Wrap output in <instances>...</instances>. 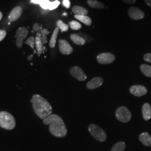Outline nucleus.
I'll use <instances>...</instances> for the list:
<instances>
[{"mask_svg":"<svg viewBox=\"0 0 151 151\" xmlns=\"http://www.w3.org/2000/svg\"><path fill=\"white\" fill-rule=\"evenodd\" d=\"M63 15H65H65H67V14H65H65H63Z\"/></svg>","mask_w":151,"mask_h":151,"instance_id":"40","label":"nucleus"},{"mask_svg":"<svg viewBox=\"0 0 151 151\" xmlns=\"http://www.w3.org/2000/svg\"><path fill=\"white\" fill-rule=\"evenodd\" d=\"M125 4H134L136 2V0H122Z\"/></svg>","mask_w":151,"mask_h":151,"instance_id":"35","label":"nucleus"},{"mask_svg":"<svg viewBox=\"0 0 151 151\" xmlns=\"http://www.w3.org/2000/svg\"><path fill=\"white\" fill-rule=\"evenodd\" d=\"M87 3L90 7L93 9H102L105 7V6L103 4L96 0H88Z\"/></svg>","mask_w":151,"mask_h":151,"instance_id":"20","label":"nucleus"},{"mask_svg":"<svg viewBox=\"0 0 151 151\" xmlns=\"http://www.w3.org/2000/svg\"><path fill=\"white\" fill-rule=\"evenodd\" d=\"M142 115L146 121L150 120L151 118V106L148 103L145 104L142 106Z\"/></svg>","mask_w":151,"mask_h":151,"instance_id":"14","label":"nucleus"},{"mask_svg":"<svg viewBox=\"0 0 151 151\" xmlns=\"http://www.w3.org/2000/svg\"><path fill=\"white\" fill-rule=\"evenodd\" d=\"M125 148V143L123 142H118L114 145L111 151H124Z\"/></svg>","mask_w":151,"mask_h":151,"instance_id":"23","label":"nucleus"},{"mask_svg":"<svg viewBox=\"0 0 151 151\" xmlns=\"http://www.w3.org/2000/svg\"><path fill=\"white\" fill-rule=\"evenodd\" d=\"M69 24H70V29L72 30H79L82 27L81 24L77 21H71L70 22Z\"/></svg>","mask_w":151,"mask_h":151,"instance_id":"25","label":"nucleus"},{"mask_svg":"<svg viewBox=\"0 0 151 151\" xmlns=\"http://www.w3.org/2000/svg\"><path fill=\"white\" fill-rule=\"evenodd\" d=\"M32 57H33V54H32V55H29V56L27 57V60L30 61V60H32Z\"/></svg>","mask_w":151,"mask_h":151,"instance_id":"38","label":"nucleus"},{"mask_svg":"<svg viewBox=\"0 0 151 151\" xmlns=\"http://www.w3.org/2000/svg\"><path fill=\"white\" fill-rule=\"evenodd\" d=\"M59 49L60 53L63 55H69L73 52V48L69 43L64 39H60L58 41Z\"/></svg>","mask_w":151,"mask_h":151,"instance_id":"10","label":"nucleus"},{"mask_svg":"<svg viewBox=\"0 0 151 151\" xmlns=\"http://www.w3.org/2000/svg\"><path fill=\"white\" fill-rule=\"evenodd\" d=\"M72 11L75 15H87L88 13L86 9L80 6H74L72 7Z\"/></svg>","mask_w":151,"mask_h":151,"instance_id":"17","label":"nucleus"},{"mask_svg":"<svg viewBox=\"0 0 151 151\" xmlns=\"http://www.w3.org/2000/svg\"><path fill=\"white\" fill-rule=\"evenodd\" d=\"M40 29V25L38 24V23H35L33 25V27H32V32H38L39 31Z\"/></svg>","mask_w":151,"mask_h":151,"instance_id":"29","label":"nucleus"},{"mask_svg":"<svg viewBox=\"0 0 151 151\" xmlns=\"http://www.w3.org/2000/svg\"><path fill=\"white\" fill-rule=\"evenodd\" d=\"M77 20L82 22L87 26H90L92 24L91 19L87 15H75Z\"/></svg>","mask_w":151,"mask_h":151,"instance_id":"19","label":"nucleus"},{"mask_svg":"<svg viewBox=\"0 0 151 151\" xmlns=\"http://www.w3.org/2000/svg\"><path fill=\"white\" fill-rule=\"evenodd\" d=\"M8 24H9V25H10L11 23H10V22H8Z\"/></svg>","mask_w":151,"mask_h":151,"instance_id":"41","label":"nucleus"},{"mask_svg":"<svg viewBox=\"0 0 151 151\" xmlns=\"http://www.w3.org/2000/svg\"><path fill=\"white\" fill-rule=\"evenodd\" d=\"M40 39L42 41V43L43 44H45L47 43V35H42L41 37H40Z\"/></svg>","mask_w":151,"mask_h":151,"instance_id":"33","label":"nucleus"},{"mask_svg":"<svg viewBox=\"0 0 151 151\" xmlns=\"http://www.w3.org/2000/svg\"><path fill=\"white\" fill-rule=\"evenodd\" d=\"M60 5V2L58 0H55L53 2H50V6L49 8V10H53L55 9H57Z\"/></svg>","mask_w":151,"mask_h":151,"instance_id":"26","label":"nucleus"},{"mask_svg":"<svg viewBox=\"0 0 151 151\" xmlns=\"http://www.w3.org/2000/svg\"><path fill=\"white\" fill-rule=\"evenodd\" d=\"M29 31L26 27H19L17 30L16 34V45L18 48H21L23 43V40L27 38Z\"/></svg>","mask_w":151,"mask_h":151,"instance_id":"7","label":"nucleus"},{"mask_svg":"<svg viewBox=\"0 0 151 151\" xmlns=\"http://www.w3.org/2000/svg\"><path fill=\"white\" fill-rule=\"evenodd\" d=\"M70 38L72 42L78 45H83L85 44L86 42L85 39L76 34H71Z\"/></svg>","mask_w":151,"mask_h":151,"instance_id":"18","label":"nucleus"},{"mask_svg":"<svg viewBox=\"0 0 151 151\" xmlns=\"http://www.w3.org/2000/svg\"><path fill=\"white\" fill-rule=\"evenodd\" d=\"M57 27L60 29L62 32H67L68 30V25L65 24L63 22L60 20H58L57 22Z\"/></svg>","mask_w":151,"mask_h":151,"instance_id":"24","label":"nucleus"},{"mask_svg":"<svg viewBox=\"0 0 151 151\" xmlns=\"http://www.w3.org/2000/svg\"><path fill=\"white\" fill-rule=\"evenodd\" d=\"M58 32H59V28L58 27H56L54 29L53 33L51 37L50 40V42H49V46L50 48H54L56 44V42H57V38L58 35Z\"/></svg>","mask_w":151,"mask_h":151,"instance_id":"21","label":"nucleus"},{"mask_svg":"<svg viewBox=\"0 0 151 151\" xmlns=\"http://www.w3.org/2000/svg\"><path fill=\"white\" fill-rule=\"evenodd\" d=\"M115 60V57L111 53H103L97 56L98 63L101 65H107L112 63Z\"/></svg>","mask_w":151,"mask_h":151,"instance_id":"6","label":"nucleus"},{"mask_svg":"<svg viewBox=\"0 0 151 151\" xmlns=\"http://www.w3.org/2000/svg\"><path fill=\"white\" fill-rule=\"evenodd\" d=\"M50 2H50L49 0L44 1H43L42 2H41V4H40V6H41V7L42 9H43L44 10H48L49 8Z\"/></svg>","mask_w":151,"mask_h":151,"instance_id":"28","label":"nucleus"},{"mask_svg":"<svg viewBox=\"0 0 151 151\" xmlns=\"http://www.w3.org/2000/svg\"><path fill=\"white\" fill-rule=\"evenodd\" d=\"M146 4L151 7V0H143Z\"/></svg>","mask_w":151,"mask_h":151,"instance_id":"37","label":"nucleus"},{"mask_svg":"<svg viewBox=\"0 0 151 151\" xmlns=\"http://www.w3.org/2000/svg\"><path fill=\"white\" fill-rule=\"evenodd\" d=\"M25 43L26 44H27V45H29L32 49L34 50L35 40V38H34L33 37H30L29 39H27V40Z\"/></svg>","mask_w":151,"mask_h":151,"instance_id":"27","label":"nucleus"},{"mask_svg":"<svg viewBox=\"0 0 151 151\" xmlns=\"http://www.w3.org/2000/svg\"><path fill=\"white\" fill-rule=\"evenodd\" d=\"M31 2L32 4L40 5L41 3V0H31Z\"/></svg>","mask_w":151,"mask_h":151,"instance_id":"36","label":"nucleus"},{"mask_svg":"<svg viewBox=\"0 0 151 151\" xmlns=\"http://www.w3.org/2000/svg\"><path fill=\"white\" fill-rule=\"evenodd\" d=\"M140 142L147 147H151V137L147 132H144L139 135Z\"/></svg>","mask_w":151,"mask_h":151,"instance_id":"15","label":"nucleus"},{"mask_svg":"<svg viewBox=\"0 0 151 151\" xmlns=\"http://www.w3.org/2000/svg\"><path fill=\"white\" fill-rule=\"evenodd\" d=\"M39 32L41 33L42 35H47L48 34H49V32L46 29H44L41 30Z\"/></svg>","mask_w":151,"mask_h":151,"instance_id":"34","label":"nucleus"},{"mask_svg":"<svg viewBox=\"0 0 151 151\" xmlns=\"http://www.w3.org/2000/svg\"><path fill=\"white\" fill-rule=\"evenodd\" d=\"M16 126V120L11 114L5 111H0V127L5 129L12 130Z\"/></svg>","mask_w":151,"mask_h":151,"instance_id":"3","label":"nucleus"},{"mask_svg":"<svg viewBox=\"0 0 151 151\" xmlns=\"http://www.w3.org/2000/svg\"><path fill=\"white\" fill-rule=\"evenodd\" d=\"M43 123L49 125V131L55 137L62 138L67 134V129L63 120L57 114H52L43 119Z\"/></svg>","mask_w":151,"mask_h":151,"instance_id":"1","label":"nucleus"},{"mask_svg":"<svg viewBox=\"0 0 151 151\" xmlns=\"http://www.w3.org/2000/svg\"><path fill=\"white\" fill-rule=\"evenodd\" d=\"M104 83L103 78L100 77H96L93 78L87 83V88L89 90H94L101 86Z\"/></svg>","mask_w":151,"mask_h":151,"instance_id":"12","label":"nucleus"},{"mask_svg":"<svg viewBox=\"0 0 151 151\" xmlns=\"http://www.w3.org/2000/svg\"><path fill=\"white\" fill-rule=\"evenodd\" d=\"M144 60L149 63H151V53H146L144 55Z\"/></svg>","mask_w":151,"mask_h":151,"instance_id":"30","label":"nucleus"},{"mask_svg":"<svg viewBox=\"0 0 151 151\" xmlns=\"http://www.w3.org/2000/svg\"><path fill=\"white\" fill-rule=\"evenodd\" d=\"M22 9L20 6L15 7L11 11L9 15V20L10 22H14L17 20L22 15Z\"/></svg>","mask_w":151,"mask_h":151,"instance_id":"13","label":"nucleus"},{"mask_svg":"<svg viewBox=\"0 0 151 151\" xmlns=\"http://www.w3.org/2000/svg\"><path fill=\"white\" fill-rule=\"evenodd\" d=\"M34 112L42 119H45L52 113V107L48 101L38 94L32 96L30 100Z\"/></svg>","mask_w":151,"mask_h":151,"instance_id":"2","label":"nucleus"},{"mask_svg":"<svg viewBox=\"0 0 151 151\" xmlns=\"http://www.w3.org/2000/svg\"><path fill=\"white\" fill-rule=\"evenodd\" d=\"M63 5L65 6V8L69 9L70 6V2L69 0H63Z\"/></svg>","mask_w":151,"mask_h":151,"instance_id":"32","label":"nucleus"},{"mask_svg":"<svg viewBox=\"0 0 151 151\" xmlns=\"http://www.w3.org/2000/svg\"><path fill=\"white\" fill-rule=\"evenodd\" d=\"M115 115L117 119L122 123H128L132 118V114L129 109L125 106H121L116 110Z\"/></svg>","mask_w":151,"mask_h":151,"instance_id":"5","label":"nucleus"},{"mask_svg":"<svg viewBox=\"0 0 151 151\" xmlns=\"http://www.w3.org/2000/svg\"><path fill=\"white\" fill-rule=\"evenodd\" d=\"M42 36V34L40 32L37 33V36L35 39V46L37 48V50L38 51V55L40 56V55L43 53V44L42 43L40 37Z\"/></svg>","mask_w":151,"mask_h":151,"instance_id":"16","label":"nucleus"},{"mask_svg":"<svg viewBox=\"0 0 151 151\" xmlns=\"http://www.w3.org/2000/svg\"><path fill=\"white\" fill-rule=\"evenodd\" d=\"M130 92L135 96L140 97L145 95L147 93V89L146 87L142 85H134L130 87Z\"/></svg>","mask_w":151,"mask_h":151,"instance_id":"11","label":"nucleus"},{"mask_svg":"<svg viewBox=\"0 0 151 151\" xmlns=\"http://www.w3.org/2000/svg\"><path fill=\"white\" fill-rule=\"evenodd\" d=\"M2 16H3L2 13L1 12H0V21L1 20V19H2Z\"/></svg>","mask_w":151,"mask_h":151,"instance_id":"39","label":"nucleus"},{"mask_svg":"<svg viewBox=\"0 0 151 151\" xmlns=\"http://www.w3.org/2000/svg\"><path fill=\"white\" fill-rule=\"evenodd\" d=\"M128 14L130 17L134 20L142 19L145 16L144 12L136 7H130L128 9Z\"/></svg>","mask_w":151,"mask_h":151,"instance_id":"9","label":"nucleus"},{"mask_svg":"<svg viewBox=\"0 0 151 151\" xmlns=\"http://www.w3.org/2000/svg\"><path fill=\"white\" fill-rule=\"evenodd\" d=\"M88 130L92 136L99 140L103 142L106 139V134L104 130L96 124H91L88 126Z\"/></svg>","mask_w":151,"mask_h":151,"instance_id":"4","label":"nucleus"},{"mask_svg":"<svg viewBox=\"0 0 151 151\" xmlns=\"http://www.w3.org/2000/svg\"><path fill=\"white\" fill-rule=\"evenodd\" d=\"M140 69L145 75L148 77H151V65L143 64L140 65Z\"/></svg>","mask_w":151,"mask_h":151,"instance_id":"22","label":"nucleus"},{"mask_svg":"<svg viewBox=\"0 0 151 151\" xmlns=\"http://www.w3.org/2000/svg\"><path fill=\"white\" fill-rule=\"evenodd\" d=\"M70 73L76 79L80 81H84L86 80L87 76L83 70L78 66H73L70 70Z\"/></svg>","mask_w":151,"mask_h":151,"instance_id":"8","label":"nucleus"},{"mask_svg":"<svg viewBox=\"0 0 151 151\" xmlns=\"http://www.w3.org/2000/svg\"><path fill=\"white\" fill-rule=\"evenodd\" d=\"M6 35V32L4 30H0V42H1Z\"/></svg>","mask_w":151,"mask_h":151,"instance_id":"31","label":"nucleus"}]
</instances>
